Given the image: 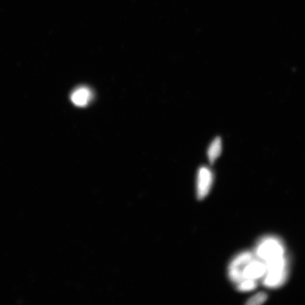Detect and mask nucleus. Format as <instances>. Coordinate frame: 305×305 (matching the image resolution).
<instances>
[{
    "mask_svg": "<svg viewBox=\"0 0 305 305\" xmlns=\"http://www.w3.org/2000/svg\"><path fill=\"white\" fill-rule=\"evenodd\" d=\"M254 255L258 259L266 263L283 257L285 249L279 239L274 237H266L257 243Z\"/></svg>",
    "mask_w": 305,
    "mask_h": 305,
    "instance_id": "obj_1",
    "label": "nucleus"
},
{
    "mask_svg": "<svg viewBox=\"0 0 305 305\" xmlns=\"http://www.w3.org/2000/svg\"><path fill=\"white\" fill-rule=\"evenodd\" d=\"M266 274L263 277L264 285L267 287L280 286L286 278V262L285 256L265 263Z\"/></svg>",
    "mask_w": 305,
    "mask_h": 305,
    "instance_id": "obj_2",
    "label": "nucleus"
},
{
    "mask_svg": "<svg viewBox=\"0 0 305 305\" xmlns=\"http://www.w3.org/2000/svg\"><path fill=\"white\" fill-rule=\"evenodd\" d=\"M254 253L246 251L239 253L234 258L228 267V274L231 281L237 285L243 280V270L250 261L255 258Z\"/></svg>",
    "mask_w": 305,
    "mask_h": 305,
    "instance_id": "obj_3",
    "label": "nucleus"
},
{
    "mask_svg": "<svg viewBox=\"0 0 305 305\" xmlns=\"http://www.w3.org/2000/svg\"><path fill=\"white\" fill-rule=\"evenodd\" d=\"M213 173L208 167H200L197 176V197L199 200L204 199L209 194L213 183Z\"/></svg>",
    "mask_w": 305,
    "mask_h": 305,
    "instance_id": "obj_4",
    "label": "nucleus"
},
{
    "mask_svg": "<svg viewBox=\"0 0 305 305\" xmlns=\"http://www.w3.org/2000/svg\"><path fill=\"white\" fill-rule=\"evenodd\" d=\"M266 272V266L264 261L256 257L250 261L243 270V280L252 279L257 281L263 278Z\"/></svg>",
    "mask_w": 305,
    "mask_h": 305,
    "instance_id": "obj_5",
    "label": "nucleus"
},
{
    "mask_svg": "<svg viewBox=\"0 0 305 305\" xmlns=\"http://www.w3.org/2000/svg\"><path fill=\"white\" fill-rule=\"evenodd\" d=\"M92 92L89 87L80 86L75 89L71 95V100L76 106H86L91 101Z\"/></svg>",
    "mask_w": 305,
    "mask_h": 305,
    "instance_id": "obj_6",
    "label": "nucleus"
},
{
    "mask_svg": "<svg viewBox=\"0 0 305 305\" xmlns=\"http://www.w3.org/2000/svg\"><path fill=\"white\" fill-rule=\"evenodd\" d=\"M222 151V139L220 137L215 138L210 144L208 149V157L210 164H213Z\"/></svg>",
    "mask_w": 305,
    "mask_h": 305,
    "instance_id": "obj_7",
    "label": "nucleus"
},
{
    "mask_svg": "<svg viewBox=\"0 0 305 305\" xmlns=\"http://www.w3.org/2000/svg\"><path fill=\"white\" fill-rule=\"evenodd\" d=\"M257 281L252 279H244L237 285V290L239 292H250L255 290L257 287Z\"/></svg>",
    "mask_w": 305,
    "mask_h": 305,
    "instance_id": "obj_8",
    "label": "nucleus"
},
{
    "mask_svg": "<svg viewBox=\"0 0 305 305\" xmlns=\"http://www.w3.org/2000/svg\"><path fill=\"white\" fill-rule=\"evenodd\" d=\"M268 298L267 294L264 292H259L256 294L252 297L249 299L247 302L248 305H258L264 303Z\"/></svg>",
    "mask_w": 305,
    "mask_h": 305,
    "instance_id": "obj_9",
    "label": "nucleus"
}]
</instances>
